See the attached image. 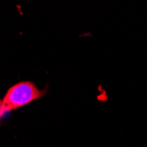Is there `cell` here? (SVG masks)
<instances>
[{
    "label": "cell",
    "mask_w": 147,
    "mask_h": 147,
    "mask_svg": "<svg viewBox=\"0 0 147 147\" xmlns=\"http://www.w3.org/2000/svg\"><path fill=\"white\" fill-rule=\"evenodd\" d=\"M45 91L40 90L31 81H22L11 86L2 100V114L20 109L41 99Z\"/></svg>",
    "instance_id": "cell-1"
},
{
    "label": "cell",
    "mask_w": 147,
    "mask_h": 147,
    "mask_svg": "<svg viewBox=\"0 0 147 147\" xmlns=\"http://www.w3.org/2000/svg\"><path fill=\"white\" fill-rule=\"evenodd\" d=\"M2 116H3V114H2V100H0V120H1Z\"/></svg>",
    "instance_id": "cell-2"
}]
</instances>
